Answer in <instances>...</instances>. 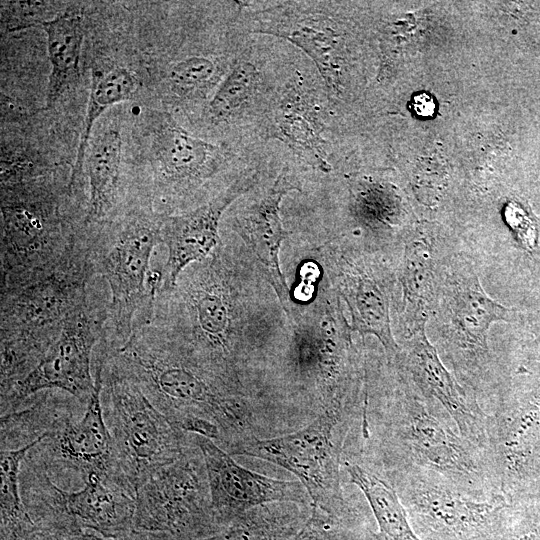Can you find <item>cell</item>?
<instances>
[{
	"mask_svg": "<svg viewBox=\"0 0 540 540\" xmlns=\"http://www.w3.org/2000/svg\"><path fill=\"white\" fill-rule=\"evenodd\" d=\"M177 429L210 438L225 451L253 433L233 382L213 373L153 324L106 355Z\"/></svg>",
	"mask_w": 540,
	"mask_h": 540,
	"instance_id": "1",
	"label": "cell"
},
{
	"mask_svg": "<svg viewBox=\"0 0 540 540\" xmlns=\"http://www.w3.org/2000/svg\"><path fill=\"white\" fill-rule=\"evenodd\" d=\"M398 375L393 390L370 413H362L363 436H373L382 472L416 468L480 499L500 494L486 453L461 435L437 400L424 395L403 370Z\"/></svg>",
	"mask_w": 540,
	"mask_h": 540,
	"instance_id": "2",
	"label": "cell"
},
{
	"mask_svg": "<svg viewBox=\"0 0 540 540\" xmlns=\"http://www.w3.org/2000/svg\"><path fill=\"white\" fill-rule=\"evenodd\" d=\"M94 277L89 247L75 236L53 266L1 290V393L36 368L67 317L88 298Z\"/></svg>",
	"mask_w": 540,
	"mask_h": 540,
	"instance_id": "3",
	"label": "cell"
},
{
	"mask_svg": "<svg viewBox=\"0 0 540 540\" xmlns=\"http://www.w3.org/2000/svg\"><path fill=\"white\" fill-rule=\"evenodd\" d=\"M163 218L147 202L130 200L88 241L95 275L106 281L110 292L100 341L109 352L153 322L158 291L149 283L150 263L161 243Z\"/></svg>",
	"mask_w": 540,
	"mask_h": 540,
	"instance_id": "4",
	"label": "cell"
},
{
	"mask_svg": "<svg viewBox=\"0 0 540 540\" xmlns=\"http://www.w3.org/2000/svg\"><path fill=\"white\" fill-rule=\"evenodd\" d=\"M61 194L48 178L2 184L1 290L53 266L74 240L79 223L62 215Z\"/></svg>",
	"mask_w": 540,
	"mask_h": 540,
	"instance_id": "5",
	"label": "cell"
},
{
	"mask_svg": "<svg viewBox=\"0 0 540 540\" xmlns=\"http://www.w3.org/2000/svg\"><path fill=\"white\" fill-rule=\"evenodd\" d=\"M101 401L120 481L136 494L156 470L178 459L191 434L174 427L140 387L104 360Z\"/></svg>",
	"mask_w": 540,
	"mask_h": 540,
	"instance_id": "6",
	"label": "cell"
},
{
	"mask_svg": "<svg viewBox=\"0 0 540 540\" xmlns=\"http://www.w3.org/2000/svg\"><path fill=\"white\" fill-rule=\"evenodd\" d=\"M20 490L38 527L90 530L107 540L134 531L136 494L113 477L93 474L81 489L67 491L25 458Z\"/></svg>",
	"mask_w": 540,
	"mask_h": 540,
	"instance_id": "7",
	"label": "cell"
},
{
	"mask_svg": "<svg viewBox=\"0 0 540 540\" xmlns=\"http://www.w3.org/2000/svg\"><path fill=\"white\" fill-rule=\"evenodd\" d=\"M351 414L329 408L296 432L271 439H258L252 434L234 443L227 452L262 459L290 471L314 507L340 517L348 512L339 475L341 431Z\"/></svg>",
	"mask_w": 540,
	"mask_h": 540,
	"instance_id": "8",
	"label": "cell"
},
{
	"mask_svg": "<svg viewBox=\"0 0 540 540\" xmlns=\"http://www.w3.org/2000/svg\"><path fill=\"white\" fill-rule=\"evenodd\" d=\"M385 474L421 540H500L508 506L501 494L480 499L439 474L416 468Z\"/></svg>",
	"mask_w": 540,
	"mask_h": 540,
	"instance_id": "9",
	"label": "cell"
},
{
	"mask_svg": "<svg viewBox=\"0 0 540 540\" xmlns=\"http://www.w3.org/2000/svg\"><path fill=\"white\" fill-rule=\"evenodd\" d=\"M486 434L499 493L509 504L540 499V377L507 388Z\"/></svg>",
	"mask_w": 540,
	"mask_h": 540,
	"instance_id": "10",
	"label": "cell"
},
{
	"mask_svg": "<svg viewBox=\"0 0 540 540\" xmlns=\"http://www.w3.org/2000/svg\"><path fill=\"white\" fill-rule=\"evenodd\" d=\"M134 530L198 540L219 530L202 453L191 434L183 454L152 473L136 491Z\"/></svg>",
	"mask_w": 540,
	"mask_h": 540,
	"instance_id": "11",
	"label": "cell"
},
{
	"mask_svg": "<svg viewBox=\"0 0 540 540\" xmlns=\"http://www.w3.org/2000/svg\"><path fill=\"white\" fill-rule=\"evenodd\" d=\"M109 302L97 301L91 293L65 320L57 339L36 368L1 395V416L17 410L29 397L45 390H60L84 407L96 383L93 356L108 321Z\"/></svg>",
	"mask_w": 540,
	"mask_h": 540,
	"instance_id": "12",
	"label": "cell"
},
{
	"mask_svg": "<svg viewBox=\"0 0 540 540\" xmlns=\"http://www.w3.org/2000/svg\"><path fill=\"white\" fill-rule=\"evenodd\" d=\"M147 116L154 210L169 215L222 169L226 152L190 134L166 112Z\"/></svg>",
	"mask_w": 540,
	"mask_h": 540,
	"instance_id": "13",
	"label": "cell"
},
{
	"mask_svg": "<svg viewBox=\"0 0 540 540\" xmlns=\"http://www.w3.org/2000/svg\"><path fill=\"white\" fill-rule=\"evenodd\" d=\"M103 365L102 359H93L96 388L82 417L75 418L73 415L66 418L26 456L50 476L53 472L66 471L75 473L83 482L93 474L120 481L115 468L113 441L101 401Z\"/></svg>",
	"mask_w": 540,
	"mask_h": 540,
	"instance_id": "14",
	"label": "cell"
},
{
	"mask_svg": "<svg viewBox=\"0 0 540 540\" xmlns=\"http://www.w3.org/2000/svg\"><path fill=\"white\" fill-rule=\"evenodd\" d=\"M192 435L203 456L211 506L219 529L264 504L308 502V493L299 481L277 480L246 469L210 438Z\"/></svg>",
	"mask_w": 540,
	"mask_h": 540,
	"instance_id": "15",
	"label": "cell"
},
{
	"mask_svg": "<svg viewBox=\"0 0 540 540\" xmlns=\"http://www.w3.org/2000/svg\"><path fill=\"white\" fill-rule=\"evenodd\" d=\"M250 31L282 38L302 50L315 64L332 94L341 85L342 46L327 3L284 2L255 11Z\"/></svg>",
	"mask_w": 540,
	"mask_h": 540,
	"instance_id": "16",
	"label": "cell"
},
{
	"mask_svg": "<svg viewBox=\"0 0 540 540\" xmlns=\"http://www.w3.org/2000/svg\"><path fill=\"white\" fill-rule=\"evenodd\" d=\"M256 175L241 176L205 203L179 214L164 215L161 243L167 249L159 290L173 288L185 269L209 257L219 243V224L226 209L246 193Z\"/></svg>",
	"mask_w": 540,
	"mask_h": 540,
	"instance_id": "17",
	"label": "cell"
},
{
	"mask_svg": "<svg viewBox=\"0 0 540 540\" xmlns=\"http://www.w3.org/2000/svg\"><path fill=\"white\" fill-rule=\"evenodd\" d=\"M396 362L424 395L445 408L461 435L487 455V413L447 370L437 349L429 342L425 327L410 333Z\"/></svg>",
	"mask_w": 540,
	"mask_h": 540,
	"instance_id": "18",
	"label": "cell"
},
{
	"mask_svg": "<svg viewBox=\"0 0 540 540\" xmlns=\"http://www.w3.org/2000/svg\"><path fill=\"white\" fill-rule=\"evenodd\" d=\"M267 132L312 167L329 172L325 107L299 72L279 90L269 110Z\"/></svg>",
	"mask_w": 540,
	"mask_h": 540,
	"instance_id": "19",
	"label": "cell"
},
{
	"mask_svg": "<svg viewBox=\"0 0 540 540\" xmlns=\"http://www.w3.org/2000/svg\"><path fill=\"white\" fill-rule=\"evenodd\" d=\"M293 190H300V186L283 171L235 221L237 232L256 255L282 302L287 300L288 287L280 269L279 253L289 233L283 226L280 206L284 196Z\"/></svg>",
	"mask_w": 540,
	"mask_h": 540,
	"instance_id": "20",
	"label": "cell"
},
{
	"mask_svg": "<svg viewBox=\"0 0 540 540\" xmlns=\"http://www.w3.org/2000/svg\"><path fill=\"white\" fill-rule=\"evenodd\" d=\"M122 140L117 122L105 124L89 141L84 172L89 196L82 231L91 239L119 208Z\"/></svg>",
	"mask_w": 540,
	"mask_h": 540,
	"instance_id": "21",
	"label": "cell"
},
{
	"mask_svg": "<svg viewBox=\"0 0 540 540\" xmlns=\"http://www.w3.org/2000/svg\"><path fill=\"white\" fill-rule=\"evenodd\" d=\"M342 295L351 314V330L378 338L391 361H396L400 347L390 326L389 286L368 272H351L342 281Z\"/></svg>",
	"mask_w": 540,
	"mask_h": 540,
	"instance_id": "22",
	"label": "cell"
},
{
	"mask_svg": "<svg viewBox=\"0 0 540 540\" xmlns=\"http://www.w3.org/2000/svg\"><path fill=\"white\" fill-rule=\"evenodd\" d=\"M73 396L60 390H45L29 397L17 410L1 416V450H15L48 435L74 415Z\"/></svg>",
	"mask_w": 540,
	"mask_h": 540,
	"instance_id": "23",
	"label": "cell"
},
{
	"mask_svg": "<svg viewBox=\"0 0 540 540\" xmlns=\"http://www.w3.org/2000/svg\"><path fill=\"white\" fill-rule=\"evenodd\" d=\"M47 37L50 74L46 91V109H52L79 78L83 42L82 18L74 13L59 14L38 23Z\"/></svg>",
	"mask_w": 540,
	"mask_h": 540,
	"instance_id": "24",
	"label": "cell"
},
{
	"mask_svg": "<svg viewBox=\"0 0 540 540\" xmlns=\"http://www.w3.org/2000/svg\"><path fill=\"white\" fill-rule=\"evenodd\" d=\"M352 484L364 494L377 522L376 540H421L414 531L398 492L386 476L375 468L346 462Z\"/></svg>",
	"mask_w": 540,
	"mask_h": 540,
	"instance_id": "25",
	"label": "cell"
},
{
	"mask_svg": "<svg viewBox=\"0 0 540 540\" xmlns=\"http://www.w3.org/2000/svg\"><path fill=\"white\" fill-rule=\"evenodd\" d=\"M138 89L139 81L125 67L115 65L92 72L86 115L68 180L71 194L76 191L82 177L85 155L95 122L108 108L132 99Z\"/></svg>",
	"mask_w": 540,
	"mask_h": 540,
	"instance_id": "26",
	"label": "cell"
},
{
	"mask_svg": "<svg viewBox=\"0 0 540 540\" xmlns=\"http://www.w3.org/2000/svg\"><path fill=\"white\" fill-rule=\"evenodd\" d=\"M291 502L264 504L250 509L215 533L198 540H293L297 522Z\"/></svg>",
	"mask_w": 540,
	"mask_h": 540,
	"instance_id": "27",
	"label": "cell"
},
{
	"mask_svg": "<svg viewBox=\"0 0 540 540\" xmlns=\"http://www.w3.org/2000/svg\"><path fill=\"white\" fill-rule=\"evenodd\" d=\"M402 284L409 327H425L435 301V276L431 247L414 242L409 244L403 263Z\"/></svg>",
	"mask_w": 540,
	"mask_h": 540,
	"instance_id": "28",
	"label": "cell"
},
{
	"mask_svg": "<svg viewBox=\"0 0 540 540\" xmlns=\"http://www.w3.org/2000/svg\"><path fill=\"white\" fill-rule=\"evenodd\" d=\"M39 441L20 449L1 450V540H26L38 528L21 496L20 473L28 452Z\"/></svg>",
	"mask_w": 540,
	"mask_h": 540,
	"instance_id": "29",
	"label": "cell"
},
{
	"mask_svg": "<svg viewBox=\"0 0 540 540\" xmlns=\"http://www.w3.org/2000/svg\"><path fill=\"white\" fill-rule=\"evenodd\" d=\"M261 85V74L248 60H237L217 87L208 104V115L215 123L228 122L253 102Z\"/></svg>",
	"mask_w": 540,
	"mask_h": 540,
	"instance_id": "30",
	"label": "cell"
},
{
	"mask_svg": "<svg viewBox=\"0 0 540 540\" xmlns=\"http://www.w3.org/2000/svg\"><path fill=\"white\" fill-rule=\"evenodd\" d=\"M218 64L206 56H189L172 63L166 79L170 90L180 99L203 96L219 80Z\"/></svg>",
	"mask_w": 540,
	"mask_h": 540,
	"instance_id": "31",
	"label": "cell"
},
{
	"mask_svg": "<svg viewBox=\"0 0 540 540\" xmlns=\"http://www.w3.org/2000/svg\"><path fill=\"white\" fill-rule=\"evenodd\" d=\"M500 540H540V499L508 503Z\"/></svg>",
	"mask_w": 540,
	"mask_h": 540,
	"instance_id": "32",
	"label": "cell"
},
{
	"mask_svg": "<svg viewBox=\"0 0 540 540\" xmlns=\"http://www.w3.org/2000/svg\"><path fill=\"white\" fill-rule=\"evenodd\" d=\"M26 540H107V539L90 530L38 527Z\"/></svg>",
	"mask_w": 540,
	"mask_h": 540,
	"instance_id": "33",
	"label": "cell"
},
{
	"mask_svg": "<svg viewBox=\"0 0 540 540\" xmlns=\"http://www.w3.org/2000/svg\"><path fill=\"white\" fill-rule=\"evenodd\" d=\"M318 509L313 506L312 516L293 540H329Z\"/></svg>",
	"mask_w": 540,
	"mask_h": 540,
	"instance_id": "34",
	"label": "cell"
},
{
	"mask_svg": "<svg viewBox=\"0 0 540 540\" xmlns=\"http://www.w3.org/2000/svg\"><path fill=\"white\" fill-rule=\"evenodd\" d=\"M410 109L418 118L428 119L436 112V102L432 95L420 92L412 97Z\"/></svg>",
	"mask_w": 540,
	"mask_h": 540,
	"instance_id": "35",
	"label": "cell"
},
{
	"mask_svg": "<svg viewBox=\"0 0 540 540\" xmlns=\"http://www.w3.org/2000/svg\"><path fill=\"white\" fill-rule=\"evenodd\" d=\"M111 540H179L166 533L132 531L122 537Z\"/></svg>",
	"mask_w": 540,
	"mask_h": 540,
	"instance_id": "36",
	"label": "cell"
}]
</instances>
